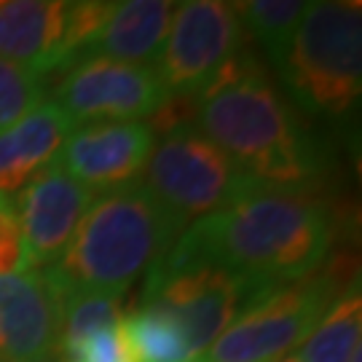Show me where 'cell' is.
Here are the masks:
<instances>
[{"label":"cell","mask_w":362,"mask_h":362,"mask_svg":"<svg viewBox=\"0 0 362 362\" xmlns=\"http://www.w3.org/2000/svg\"><path fill=\"white\" fill-rule=\"evenodd\" d=\"M194 127L258 188L311 194L322 180L325 161L306 124L250 52L236 54L194 97Z\"/></svg>","instance_id":"1"},{"label":"cell","mask_w":362,"mask_h":362,"mask_svg":"<svg viewBox=\"0 0 362 362\" xmlns=\"http://www.w3.org/2000/svg\"><path fill=\"white\" fill-rule=\"evenodd\" d=\"M333 239L336 220L322 199L255 188L185 226L172 250L282 287L322 269Z\"/></svg>","instance_id":"2"},{"label":"cell","mask_w":362,"mask_h":362,"mask_svg":"<svg viewBox=\"0 0 362 362\" xmlns=\"http://www.w3.org/2000/svg\"><path fill=\"white\" fill-rule=\"evenodd\" d=\"M182 228L140 182H127L91 202L65 252L46 269L65 290L121 298L175 247Z\"/></svg>","instance_id":"3"},{"label":"cell","mask_w":362,"mask_h":362,"mask_svg":"<svg viewBox=\"0 0 362 362\" xmlns=\"http://www.w3.org/2000/svg\"><path fill=\"white\" fill-rule=\"evenodd\" d=\"M276 73L306 113L320 118L346 116L360 103L362 91L360 3H309Z\"/></svg>","instance_id":"4"},{"label":"cell","mask_w":362,"mask_h":362,"mask_svg":"<svg viewBox=\"0 0 362 362\" xmlns=\"http://www.w3.org/2000/svg\"><path fill=\"white\" fill-rule=\"evenodd\" d=\"M274 285L233 274L218 263L169 250L145 274L143 303L167 311L185 333L196 360ZM194 360V362H196Z\"/></svg>","instance_id":"5"},{"label":"cell","mask_w":362,"mask_h":362,"mask_svg":"<svg viewBox=\"0 0 362 362\" xmlns=\"http://www.w3.org/2000/svg\"><path fill=\"white\" fill-rule=\"evenodd\" d=\"M344 287L351 269H317L314 274L272 290L236 320L196 362H276L298 349L317 327Z\"/></svg>","instance_id":"6"},{"label":"cell","mask_w":362,"mask_h":362,"mask_svg":"<svg viewBox=\"0 0 362 362\" xmlns=\"http://www.w3.org/2000/svg\"><path fill=\"white\" fill-rule=\"evenodd\" d=\"M137 182L182 226L228 207L258 188L194 124L156 140Z\"/></svg>","instance_id":"7"},{"label":"cell","mask_w":362,"mask_h":362,"mask_svg":"<svg viewBox=\"0 0 362 362\" xmlns=\"http://www.w3.org/2000/svg\"><path fill=\"white\" fill-rule=\"evenodd\" d=\"M245 46V27L233 3H175L167 40L153 62L167 97H196Z\"/></svg>","instance_id":"8"},{"label":"cell","mask_w":362,"mask_h":362,"mask_svg":"<svg viewBox=\"0 0 362 362\" xmlns=\"http://www.w3.org/2000/svg\"><path fill=\"white\" fill-rule=\"evenodd\" d=\"M54 78L52 103L59 105L76 127L97 121H145L167 100L153 67L105 57L76 59Z\"/></svg>","instance_id":"9"},{"label":"cell","mask_w":362,"mask_h":362,"mask_svg":"<svg viewBox=\"0 0 362 362\" xmlns=\"http://www.w3.org/2000/svg\"><path fill=\"white\" fill-rule=\"evenodd\" d=\"M156 145L148 121H97L70 132L54 164L91 194L134 182Z\"/></svg>","instance_id":"10"},{"label":"cell","mask_w":362,"mask_h":362,"mask_svg":"<svg viewBox=\"0 0 362 362\" xmlns=\"http://www.w3.org/2000/svg\"><path fill=\"white\" fill-rule=\"evenodd\" d=\"M62 290L49 269L0 276V362H30L57 354Z\"/></svg>","instance_id":"11"},{"label":"cell","mask_w":362,"mask_h":362,"mask_svg":"<svg viewBox=\"0 0 362 362\" xmlns=\"http://www.w3.org/2000/svg\"><path fill=\"white\" fill-rule=\"evenodd\" d=\"M94 194L62 167L49 164L19 191L16 215L25 239L27 269H46L59 260L89 212Z\"/></svg>","instance_id":"12"},{"label":"cell","mask_w":362,"mask_h":362,"mask_svg":"<svg viewBox=\"0 0 362 362\" xmlns=\"http://www.w3.org/2000/svg\"><path fill=\"white\" fill-rule=\"evenodd\" d=\"M0 59L38 73L46 81L67 67V3L3 0Z\"/></svg>","instance_id":"13"},{"label":"cell","mask_w":362,"mask_h":362,"mask_svg":"<svg viewBox=\"0 0 362 362\" xmlns=\"http://www.w3.org/2000/svg\"><path fill=\"white\" fill-rule=\"evenodd\" d=\"M73 129L76 124L65 110L52 100H43L11 129L0 132V194L22 191L57 158Z\"/></svg>","instance_id":"14"},{"label":"cell","mask_w":362,"mask_h":362,"mask_svg":"<svg viewBox=\"0 0 362 362\" xmlns=\"http://www.w3.org/2000/svg\"><path fill=\"white\" fill-rule=\"evenodd\" d=\"M175 3L169 0H124L113 3V11L100 33L91 38L78 59L105 57L127 65L153 67L169 33Z\"/></svg>","instance_id":"15"},{"label":"cell","mask_w":362,"mask_h":362,"mask_svg":"<svg viewBox=\"0 0 362 362\" xmlns=\"http://www.w3.org/2000/svg\"><path fill=\"white\" fill-rule=\"evenodd\" d=\"M362 346V296L360 285L346 287L327 309L309 338L298 346L300 362H349Z\"/></svg>","instance_id":"16"},{"label":"cell","mask_w":362,"mask_h":362,"mask_svg":"<svg viewBox=\"0 0 362 362\" xmlns=\"http://www.w3.org/2000/svg\"><path fill=\"white\" fill-rule=\"evenodd\" d=\"M137 362H194L196 354L180 325L153 303H137L127 320H121Z\"/></svg>","instance_id":"17"},{"label":"cell","mask_w":362,"mask_h":362,"mask_svg":"<svg viewBox=\"0 0 362 362\" xmlns=\"http://www.w3.org/2000/svg\"><path fill=\"white\" fill-rule=\"evenodd\" d=\"M306 8H309V3H303V0H245V3H233V11L239 16L242 27L258 40L266 59L274 67L282 62V57H285L293 35H296Z\"/></svg>","instance_id":"18"},{"label":"cell","mask_w":362,"mask_h":362,"mask_svg":"<svg viewBox=\"0 0 362 362\" xmlns=\"http://www.w3.org/2000/svg\"><path fill=\"white\" fill-rule=\"evenodd\" d=\"M49 91V81L38 73L0 59V132L11 129L19 118L35 110Z\"/></svg>","instance_id":"19"},{"label":"cell","mask_w":362,"mask_h":362,"mask_svg":"<svg viewBox=\"0 0 362 362\" xmlns=\"http://www.w3.org/2000/svg\"><path fill=\"white\" fill-rule=\"evenodd\" d=\"M57 357L62 362H137L121 322L59 344Z\"/></svg>","instance_id":"20"},{"label":"cell","mask_w":362,"mask_h":362,"mask_svg":"<svg viewBox=\"0 0 362 362\" xmlns=\"http://www.w3.org/2000/svg\"><path fill=\"white\" fill-rule=\"evenodd\" d=\"M27 269L25 239L16 215V202L11 196L0 194V276Z\"/></svg>","instance_id":"21"},{"label":"cell","mask_w":362,"mask_h":362,"mask_svg":"<svg viewBox=\"0 0 362 362\" xmlns=\"http://www.w3.org/2000/svg\"><path fill=\"white\" fill-rule=\"evenodd\" d=\"M30 362H62L57 354H49V357H40V360H30Z\"/></svg>","instance_id":"22"},{"label":"cell","mask_w":362,"mask_h":362,"mask_svg":"<svg viewBox=\"0 0 362 362\" xmlns=\"http://www.w3.org/2000/svg\"><path fill=\"white\" fill-rule=\"evenodd\" d=\"M276 362H300V360H298L296 354H287V357H282V360H276Z\"/></svg>","instance_id":"23"}]
</instances>
